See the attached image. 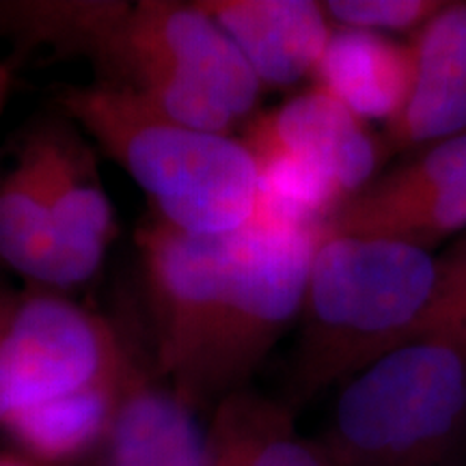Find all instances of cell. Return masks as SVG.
Instances as JSON below:
<instances>
[{
  "label": "cell",
  "instance_id": "15",
  "mask_svg": "<svg viewBox=\"0 0 466 466\" xmlns=\"http://www.w3.org/2000/svg\"><path fill=\"white\" fill-rule=\"evenodd\" d=\"M0 261L44 288H74L96 275L58 242L37 173L25 151L0 182Z\"/></svg>",
  "mask_w": 466,
  "mask_h": 466
},
{
  "label": "cell",
  "instance_id": "2",
  "mask_svg": "<svg viewBox=\"0 0 466 466\" xmlns=\"http://www.w3.org/2000/svg\"><path fill=\"white\" fill-rule=\"evenodd\" d=\"M58 102L149 197L156 218L209 238L231 236L253 220L259 175L240 141L173 124L113 85L74 86Z\"/></svg>",
  "mask_w": 466,
  "mask_h": 466
},
{
  "label": "cell",
  "instance_id": "13",
  "mask_svg": "<svg viewBox=\"0 0 466 466\" xmlns=\"http://www.w3.org/2000/svg\"><path fill=\"white\" fill-rule=\"evenodd\" d=\"M206 466H330L316 441L296 430L294 408L253 389L214 406L206 430Z\"/></svg>",
  "mask_w": 466,
  "mask_h": 466
},
{
  "label": "cell",
  "instance_id": "9",
  "mask_svg": "<svg viewBox=\"0 0 466 466\" xmlns=\"http://www.w3.org/2000/svg\"><path fill=\"white\" fill-rule=\"evenodd\" d=\"M236 44L261 86H291L313 76L330 37L324 5L313 0L197 3Z\"/></svg>",
  "mask_w": 466,
  "mask_h": 466
},
{
  "label": "cell",
  "instance_id": "6",
  "mask_svg": "<svg viewBox=\"0 0 466 466\" xmlns=\"http://www.w3.org/2000/svg\"><path fill=\"white\" fill-rule=\"evenodd\" d=\"M319 227L250 220L229 236L223 300L212 337L179 400L192 410L247 389L250 376L300 316Z\"/></svg>",
  "mask_w": 466,
  "mask_h": 466
},
{
  "label": "cell",
  "instance_id": "7",
  "mask_svg": "<svg viewBox=\"0 0 466 466\" xmlns=\"http://www.w3.org/2000/svg\"><path fill=\"white\" fill-rule=\"evenodd\" d=\"M156 330V376L182 398L223 300L229 236H192L151 217L137 233Z\"/></svg>",
  "mask_w": 466,
  "mask_h": 466
},
{
  "label": "cell",
  "instance_id": "5",
  "mask_svg": "<svg viewBox=\"0 0 466 466\" xmlns=\"http://www.w3.org/2000/svg\"><path fill=\"white\" fill-rule=\"evenodd\" d=\"M240 143L259 175L253 218L281 227L322 225L374 182L387 151L363 119L318 86L255 115Z\"/></svg>",
  "mask_w": 466,
  "mask_h": 466
},
{
  "label": "cell",
  "instance_id": "8",
  "mask_svg": "<svg viewBox=\"0 0 466 466\" xmlns=\"http://www.w3.org/2000/svg\"><path fill=\"white\" fill-rule=\"evenodd\" d=\"M408 46L410 89L400 115L387 124V149L466 134V3H445Z\"/></svg>",
  "mask_w": 466,
  "mask_h": 466
},
{
  "label": "cell",
  "instance_id": "16",
  "mask_svg": "<svg viewBox=\"0 0 466 466\" xmlns=\"http://www.w3.org/2000/svg\"><path fill=\"white\" fill-rule=\"evenodd\" d=\"M130 3H0V35L100 61Z\"/></svg>",
  "mask_w": 466,
  "mask_h": 466
},
{
  "label": "cell",
  "instance_id": "3",
  "mask_svg": "<svg viewBox=\"0 0 466 466\" xmlns=\"http://www.w3.org/2000/svg\"><path fill=\"white\" fill-rule=\"evenodd\" d=\"M330 466H458L466 458V350L419 339L341 384L316 441Z\"/></svg>",
  "mask_w": 466,
  "mask_h": 466
},
{
  "label": "cell",
  "instance_id": "19",
  "mask_svg": "<svg viewBox=\"0 0 466 466\" xmlns=\"http://www.w3.org/2000/svg\"><path fill=\"white\" fill-rule=\"evenodd\" d=\"M11 86H14V63L0 61V116L7 106Z\"/></svg>",
  "mask_w": 466,
  "mask_h": 466
},
{
  "label": "cell",
  "instance_id": "11",
  "mask_svg": "<svg viewBox=\"0 0 466 466\" xmlns=\"http://www.w3.org/2000/svg\"><path fill=\"white\" fill-rule=\"evenodd\" d=\"M141 370L25 408L0 430L33 466H67L106 442L126 389Z\"/></svg>",
  "mask_w": 466,
  "mask_h": 466
},
{
  "label": "cell",
  "instance_id": "1",
  "mask_svg": "<svg viewBox=\"0 0 466 466\" xmlns=\"http://www.w3.org/2000/svg\"><path fill=\"white\" fill-rule=\"evenodd\" d=\"M439 259L382 238L319 236L289 374L291 408L419 339Z\"/></svg>",
  "mask_w": 466,
  "mask_h": 466
},
{
  "label": "cell",
  "instance_id": "17",
  "mask_svg": "<svg viewBox=\"0 0 466 466\" xmlns=\"http://www.w3.org/2000/svg\"><path fill=\"white\" fill-rule=\"evenodd\" d=\"M419 339L451 341L466 350V236L450 255L439 259L434 296L419 329Z\"/></svg>",
  "mask_w": 466,
  "mask_h": 466
},
{
  "label": "cell",
  "instance_id": "18",
  "mask_svg": "<svg viewBox=\"0 0 466 466\" xmlns=\"http://www.w3.org/2000/svg\"><path fill=\"white\" fill-rule=\"evenodd\" d=\"M447 0H330L322 3L330 25L354 31H419Z\"/></svg>",
  "mask_w": 466,
  "mask_h": 466
},
{
  "label": "cell",
  "instance_id": "14",
  "mask_svg": "<svg viewBox=\"0 0 466 466\" xmlns=\"http://www.w3.org/2000/svg\"><path fill=\"white\" fill-rule=\"evenodd\" d=\"M106 445L110 466H206V432L195 410L145 374L126 389Z\"/></svg>",
  "mask_w": 466,
  "mask_h": 466
},
{
  "label": "cell",
  "instance_id": "4",
  "mask_svg": "<svg viewBox=\"0 0 466 466\" xmlns=\"http://www.w3.org/2000/svg\"><path fill=\"white\" fill-rule=\"evenodd\" d=\"M96 67L100 83L137 93L173 124L225 137L261 93L236 44L197 3H130Z\"/></svg>",
  "mask_w": 466,
  "mask_h": 466
},
{
  "label": "cell",
  "instance_id": "12",
  "mask_svg": "<svg viewBox=\"0 0 466 466\" xmlns=\"http://www.w3.org/2000/svg\"><path fill=\"white\" fill-rule=\"evenodd\" d=\"M410 46L380 33L335 28L319 56L316 86L359 119L384 124L400 115L410 89Z\"/></svg>",
  "mask_w": 466,
  "mask_h": 466
},
{
  "label": "cell",
  "instance_id": "20",
  "mask_svg": "<svg viewBox=\"0 0 466 466\" xmlns=\"http://www.w3.org/2000/svg\"><path fill=\"white\" fill-rule=\"evenodd\" d=\"M0 466H33L17 453H0Z\"/></svg>",
  "mask_w": 466,
  "mask_h": 466
},
{
  "label": "cell",
  "instance_id": "10",
  "mask_svg": "<svg viewBox=\"0 0 466 466\" xmlns=\"http://www.w3.org/2000/svg\"><path fill=\"white\" fill-rule=\"evenodd\" d=\"M22 151L37 173L61 247L97 272L116 223L91 154L61 126L35 130Z\"/></svg>",
  "mask_w": 466,
  "mask_h": 466
}]
</instances>
